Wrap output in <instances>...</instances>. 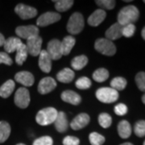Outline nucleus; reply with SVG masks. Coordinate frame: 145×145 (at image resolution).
Segmentation results:
<instances>
[{"mask_svg": "<svg viewBox=\"0 0 145 145\" xmlns=\"http://www.w3.org/2000/svg\"><path fill=\"white\" fill-rule=\"evenodd\" d=\"M16 145H26V144H16Z\"/></svg>", "mask_w": 145, "mask_h": 145, "instance_id": "49530a36", "label": "nucleus"}, {"mask_svg": "<svg viewBox=\"0 0 145 145\" xmlns=\"http://www.w3.org/2000/svg\"><path fill=\"white\" fill-rule=\"evenodd\" d=\"M5 37L2 34V33H0V47L3 46V44H4V43H5Z\"/></svg>", "mask_w": 145, "mask_h": 145, "instance_id": "79ce46f5", "label": "nucleus"}, {"mask_svg": "<svg viewBox=\"0 0 145 145\" xmlns=\"http://www.w3.org/2000/svg\"><path fill=\"white\" fill-rule=\"evenodd\" d=\"M106 13L105 10L98 9L95 11H93V13L89 16L88 20H87L88 24L92 27L99 26L106 19Z\"/></svg>", "mask_w": 145, "mask_h": 145, "instance_id": "f3484780", "label": "nucleus"}, {"mask_svg": "<svg viewBox=\"0 0 145 145\" xmlns=\"http://www.w3.org/2000/svg\"><path fill=\"white\" fill-rule=\"evenodd\" d=\"M42 38L40 36H33L27 40L26 47L28 54L32 57H37L41 52Z\"/></svg>", "mask_w": 145, "mask_h": 145, "instance_id": "0eeeda50", "label": "nucleus"}, {"mask_svg": "<svg viewBox=\"0 0 145 145\" xmlns=\"http://www.w3.org/2000/svg\"><path fill=\"white\" fill-rule=\"evenodd\" d=\"M27 48L26 44H22L16 50V62L19 65H22L24 62L26 61L27 57Z\"/></svg>", "mask_w": 145, "mask_h": 145, "instance_id": "393cba45", "label": "nucleus"}, {"mask_svg": "<svg viewBox=\"0 0 145 145\" xmlns=\"http://www.w3.org/2000/svg\"><path fill=\"white\" fill-rule=\"evenodd\" d=\"M55 3V8L57 11L64 12L69 10L72 6L73 5L72 0H58V1H53Z\"/></svg>", "mask_w": 145, "mask_h": 145, "instance_id": "c756f323", "label": "nucleus"}, {"mask_svg": "<svg viewBox=\"0 0 145 145\" xmlns=\"http://www.w3.org/2000/svg\"><path fill=\"white\" fill-rule=\"evenodd\" d=\"M10 134V124L6 121H0V144L4 143L9 138Z\"/></svg>", "mask_w": 145, "mask_h": 145, "instance_id": "bb28decb", "label": "nucleus"}, {"mask_svg": "<svg viewBox=\"0 0 145 145\" xmlns=\"http://www.w3.org/2000/svg\"><path fill=\"white\" fill-rule=\"evenodd\" d=\"M91 81L90 79L86 77H82L76 81V87L80 89H86L91 86Z\"/></svg>", "mask_w": 145, "mask_h": 145, "instance_id": "72a5a7b5", "label": "nucleus"}, {"mask_svg": "<svg viewBox=\"0 0 145 145\" xmlns=\"http://www.w3.org/2000/svg\"><path fill=\"white\" fill-rule=\"evenodd\" d=\"M61 19V16L59 13L53 12V11H48L46 13L42 14L39 16V18L36 20V24L39 27H46L54 23H57Z\"/></svg>", "mask_w": 145, "mask_h": 145, "instance_id": "6e6552de", "label": "nucleus"}, {"mask_svg": "<svg viewBox=\"0 0 145 145\" xmlns=\"http://www.w3.org/2000/svg\"><path fill=\"white\" fill-rule=\"evenodd\" d=\"M144 3H145V0H144Z\"/></svg>", "mask_w": 145, "mask_h": 145, "instance_id": "09e8293b", "label": "nucleus"}, {"mask_svg": "<svg viewBox=\"0 0 145 145\" xmlns=\"http://www.w3.org/2000/svg\"><path fill=\"white\" fill-rule=\"evenodd\" d=\"M75 73L72 69L69 68H65L57 74V78L59 82L62 83H69L74 78Z\"/></svg>", "mask_w": 145, "mask_h": 145, "instance_id": "5701e85b", "label": "nucleus"}, {"mask_svg": "<svg viewBox=\"0 0 145 145\" xmlns=\"http://www.w3.org/2000/svg\"><path fill=\"white\" fill-rule=\"evenodd\" d=\"M90 121L89 115L86 113H82V114L77 115L70 123V127L72 130L78 131V130L82 129L85 127H86L89 124Z\"/></svg>", "mask_w": 145, "mask_h": 145, "instance_id": "ddd939ff", "label": "nucleus"}, {"mask_svg": "<svg viewBox=\"0 0 145 145\" xmlns=\"http://www.w3.org/2000/svg\"><path fill=\"white\" fill-rule=\"evenodd\" d=\"M95 3L101 7L102 10H112L116 3V2L114 0H96Z\"/></svg>", "mask_w": 145, "mask_h": 145, "instance_id": "473e14b6", "label": "nucleus"}, {"mask_svg": "<svg viewBox=\"0 0 145 145\" xmlns=\"http://www.w3.org/2000/svg\"><path fill=\"white\" fill-rule=\"evenodd\" d=\"M140 17V11L138 8L133 5H129L123 7L119 10L117 20L118 23L122 26H125L127 24H133L138 20Z\"/></svg>", "mask_w": 145, "mask_h": 145, "instance_id": "f257e3e1", "label": "nucleus"}, {"mask_svg": "<svg viewBox=\"0 0 145 145\" xmlns=\"http://www.w3.org/2000/svg\"><path fill=\"white\" fill-rule=\"evenodd\" d=\"M94 48L97 52L108 57H112L116 53V47L114 43L106 38L98 39L94 44Z\"/></svg>", "mask_w": 145, "mask_h": 145, "instance_id": "20e7f679", "label": "nucleus"}, {"mask_svg": "<svg viewBox=\"0 0 145 145\" xmlns=\"http://www.w3.org/2000/svg\"><path fill=\"white\" fill-rule=\"evenodd\" d=\"M143 145H145V140H144V144H143Z\"/></svg>", "mask_w": 145, "mask_h": 145, "instance_id": "de8ad7c7", "label": "nucleus"}, {"mask_svg": "<svg viewBox=\"0 0 145 145\" xmlns=\"http://www.w3.org/2000/svg\"><path fill=\"white\" fill-rule=\"evenodd\" d=\"M127 80L122 77H116L113 78L110 82V86L111 88L115 89L116 91H120L126 88L127 86Z\"/></svg>", "mask_w": 145, "mask_h": 145, "instance_id": "c85d7f7f", "label": "nucleus"}, {"mask_svg": "<svg viewBox=\"0 0 145 145\" xmlns=\"http://www.w3.org/2000/svg\"><path fill=\"white\" fill-rule=\"evenodd\" d=\"M15 80L17 82L20 83L21 85L27 87L31 86L35 82L33 74L27 71H21V72H17L15 76Z\"/></svg>", "mask_w": 145, "mask_h": 145, "instance_id": "2eb2a0df", "label": "nucleus"}, {"mask_svg": "<svg viewBox=\"0 0 145 145\" xmlns=\"http://www.w3.org/2000/svg\"><path fill=\"white\" fill-rule=\"evenodd\" d=\"M54 125L57 131L60 133H63L67 131L69 123H68L67 117L64 112L62 111L58 112L56 120L54 121Z\"/></svg>", "mask_w": 145, "mask_h": 145, "instance_id": "a211bd4d", "label": "nucleus"}, {"mask_svg": "<svg viewBox=\"0 0 145 145\" xmlns=\"http://www.w3.org/2000/svg\"><path fill=\"white\" fill-rule=\"evenodd\" d=\"M61 99L64 102L72 104L74 106H78L81 103L82 98L81 96L74 91L72 90H65L61 93Z\"/></svg>", "mask_w": 145, "mask_h": 145, "instance_id": "6ab92c4d", "label": "nucleus"}, {"mask_svg": "<svg viewBox=\"0 0 145 145\" xmlns=\"http://www.w3.org/2000/svg\"><path fill=\"white\" fill-rule=\"evenodd\" d=\"M57 87V82L52 78L46 77L40 80L38 85V92L41 94H47L52 92Z\"/></svg>", "mask_w": 145, "mask_h": 145, "instance_id": "f8f14e48", "label": "nucleus"}, {"mask_svg": "<svg viewBox=\"0 0 145 145\" xmlns=\"http://www.w3.org/2000/svg\"><path fill=\"white\" fill-rule=\"evenodd\" d=\"M142 102H143V103L145 104V93L143 95V97H142Z\"/></svg>", "mask_w": 145, "mask_h": 145, "instance_id": "c03bdc74", "label": "nucleus"}, {"mask_svg": "<svg viewBox=\"0 0 145 145\" xmlns=\"http://www.w3.org/2000/svg\"><path fill=\"white\" fill-rule=\"evenodd\" d=\"M15 11L22 20H29L31 18H34L37 15V10L36 8L22 3H20L16 6Z\"/></svg>", "mask_w": 145, "mask_h": 145, "instance_id": "9d476101", "label": "nucleus"}, {"mask_svg": "<svg viewBox=\"0 0 145 145\" xmlns=\"http://www.w3.org/2000/svg\"><path fill=\"white\" fill-rule=\"evenodd\" d=\"M88 63V58L85 55H81L74 57L71 61V66L75 70H81Z\"/></svg>", "mask_w": 145, "mask_h": 145, "instance_id": "a878e982", "label": "nucleus"}, {"mask_svg": "<svg viewBox=\"0 0 145 145\" xmlns=\"http://www.w3.org/2000/svg\"><path fill=\"white\" fill-rule=\"evenodd\" d=\"M141 36H142V38L145 40V27L142 29V31H141Z\"/></svg>", "mask_w": 145, "mask_h": 145, "instance_id": "37998d69", "label": "nucleus"}, {"mask_svg": "<svg viewBox=\"0 0 145 145\" xmlns=\"http://www.w3.org/2000/svg\"><path fill=\"white\" fill-rule=\"evenodd\" d=\"M15 104L21 109L27 108L30 103V93L28 89L24 87L18 89L14 98Z\"/></svg>", "mask_w": 145, "mask_h": 145, "instance_id": "423d86ee", "label": "nucleus"}, {"mask_svg": "<svg viewBox=\"0 0 145 145\" xmlns=\"http://www.w3.org/2000/svg\"><path fill=\"white\" fill-rule=\"evenodd\" d=\"M114 113L119 115V116H123L127 113V106L123 103H119L114 106Z\"/></svg>", "mask_w": 145, "mask_h": 145, "instance_id": "58836bf2", "label": "nucleus"}, {"mask_svg": "<svg viewBox=\"0 0 145 145\" xmlns=\"http://www.w3.org/2000/svg\"><path fill=\"white\" fill-rule=\"evenodd\" d=\"M0 64H5L7 65H11L13 61L7 52H0Z\"/></svg>", "mask_w": 145, "mask_h": 145, "instance_id": "a19ab883", "label": "nucleus"}, {"mask_svg": "<svg viewBox=\"0 0 145 145\" xmlns=\"http://www.w3.org/2000/svg\"><path fill=\"white\" fill-rule=\"evenodd\" d=\"M58 111L53 107H47L39 110L36 116V123L40 126L52 124L56 120Z\"/></svg>", "mask_w": 145, "mask_h": 145, "instance_id": "f03ea898", "label": "nucleus"}, {"mask_svg": "<svg viewBox=\"0 0 145 145\" xmlns=\"http://www.w3.org/2000/svg\"><path fill=\"white\" fill-rule=\"evenodd\" d=\"M16 87V84L13 80H7L0 86V97L7 99L10 97V94L13 93Z\"/></svg>", "mask_w": 145, "mask_h": 145, "instance_id": "4be33fe9", "label": "nucleus"}, {"mask_svg": "<svg viewBox=\"0 0 145 145\" xmlns=\"http://www.w3.org/2000/svg\"><path fill=\"white\" fill-rule=\"evenodd\" d=\"M52 60L48 54L46 50H41L39 55V67L44 72H48L52 69Z\"/></svg>", "mask_w": 145, "mask_h": 145, "instance_id": "4468645a", "label": "nucleus"}, {"mask_svg": "<svg viewBox=\"0 0 145 145\" xmlns=\"http://www.w3.org/2000/svg\"><path fill=\"white\" fill-rule=\"evenodd\" d=\"M79 144H80V140L75 136L68 135L63 140L64 145H79Z\"/></svg>", "mask_w": 145, "mask_h": 145, "instance_id": "ea45409f", "label": "nucleus"}, {"mask_svg": "<svg viewBox=\"0 0 145 145\" xmlns=\"http://www.w3.org/2000/svg\"><path fill=\"white\" fill-rule=\"evenodd\" d=\"M135 31V26L133 24H127L123 26V30H122V34L123 36H125L127 38H130L131 36H134Z\"/></svg>", "mask_w": 145, "mask_h": 145, "instance_id": "e433bc0d", "label": "nucleus"}, {"mask_svg": "<svg viewBox=\"0 0 145 145\" xmlns=\"http://www.w3.org/2000/svg\"><path fill=\"white\" fill-rule=\"evenodd\" d=\"M120 145H133L132 144H131V143H124V144H122Z\"/></svg>", "mask_w": 145, "mask_h": 145, "instance_id": "a18cd8bd", "label": "nucleus"}, {"mask_svg": "<svg viewBox=\"0 0 145 145\" xmlns=\"http://www.w3.org/2000/svg\"><path fill=\"white\" fill-rule=\"evenodd\" d=\"M85 25L83 16L79 12H74L70 16L67 24V31L71 35H77L82 31Z\"/></svg>", "mask_w": 145, "mask_h": 145, "instance_id": "7ed1b4c3", "label": "nucleus"}, {"mask_svg": "<svg viewBox=\"0 0 145 145\" xmlns=\"http://www.w3.org/2000/svg\"><path fill=\"white\" fill-rule=\"evenodd\" d=\"M96 98L101 103H112L119 99V93L111 87H103L96 91Z\"/></svg>", "mask_w": 145, "mask_h": 145, "instance_id": "39448f33", "label": "nucleus"}, {"mask_svg": "<svg viewBox=\"0 0 145 145\" xmlns=\"http://www.w3.org/2000/svg\"><path fill=\"white\" fill-rule=\"evenodd\" d=\"M75 42H76V40L72 36H65L63 39L62 41L61 42V48L63 56H67L70 53L75 44Z\"/></svg>", "mask_w": 145, "mask_h": 145, "instance_id": "412c9836", "label": "nucleus"}, {"mask_svg": "<svg viewBox=\"0 0 145 145\" xmlns=\"http://www.w3.org/2000/svg\"><path fill=\"white\" fill-rule=\"evenodd\" d=\"M16 33L19 37L27 40L33 36H39V28L34 25L20 26L16 27Z\"/></svg>", "mask_w": 145, "mask_h": 145, "instance_id": "9b49d317", "label": "nucleus"}, {"mask_svg": "<svg viewBox=\"0 0 145 145\" xmlns=\"http://www.w3.org/2000/svg\"><path fill=\"white\" fill-rule=\"evenodd\" d=\"M135 83L140 90L145 92V72H140L136 74Z\"/></svg>", "mask_w": 145, "mask_h": 145, "instance_id": "c9c22d12", "label": "nucleus"}, {"mask_svg": "<svg viewBox=\"0 0 145 145\" xmlns=\"http://www.w3.org/2000/svg\"><path fill=\"white\" fill-rule=\"evenodd\" d=\"M46 51L52 61H57L63 56L61 48V41L57 39H53L48 42Z\"/></svg>", "mask_w": 145, "mask_h": 145, "instance_id": "1a4fd4ad", "label": "nucleus"}, {"mask_svg": "<svg viewBox=\"0 0 145 145\" xmlns=\"http://www.w3.org/2000/svg\"><path fill=\"white\" fill-rule=\"evenodd\" d=\"M134 132L138 137L145 136V120H140L135 124Z\"/></svg>", "mask_w": 145, "mask_h": 145, "instance_id": "f704fd0d", "label": "nucleus"}, {"mask_svg": "<svg viewBox=\"0 0 145 145\" xmlns=\"http://www.w3.org/2000/svg\"><path fill=\"white\" fill-rule=\"evenodd\" d=\"M89 140L91 145H103L105 143V137L98 132H92L89 135Z\"/></svg>", "mask_w": 145, "mask_h": 145, "instance_id": "7c9ffc66", "label": "nucleus"}, {"mask_svg": "<svg viewBox=\"0 0 145 145\" xmlns=\"http://www.w3.org/2000/svg\"><path fill=\"white\" fill-rule=\"evenodd\" d=\"M118 133L122 139H127L131 135V127L128 121L122 120L118 124Z\"/></svg>", "mask_w": 145, "mask_h": 145, "instance_id": "b1692460", "label": "nucleus"}, {"mask_svg": "<svg viewBox=\"0 0 145 145\" xmlns=\"http://www.w3.org/2000/svg\"><path fill=\"white\" fill-rule=\"evenodd\" d=\"M109 78V72L104 68L96 69L93 73V79L97 82H103Z\"/></svg>", "mask_w": 145, "mask_h": 145, "instance_id": "cd10ccee", "label": "nucleus"}, {"mask_svg": "<svg viewBox=\"0 0 145 145\" xmlns=\"http://www.w3.org/2000/svg\"><path fill=\"white\" fill-rule=\"evenodd\" d=\"M99 123L103 128H108L112 123V118L107 113H102L99 116Z\"/></svg>", "mask_w": 145, "mask_h": 145, "instance_id": "2f4dec72", "label": "nucleus"}, {"mask_svg": "<svg viewBox=\"0 0 145 145\" xmlns=\"http://www.w3.org/2000/svg\"><path fill=\"white\" fill-rule=\"evenodd\" d=\"M53 141L50 136H42L36 139L32 145H52Z\"/></svg>", "mask_w": 145, "mask_h": 145, "instance_id": "4c0bfd02", "label": "nucleus"}, {"mask_svg": "<svg viewBox=\"0 0 145 145\" xmlns=\"http://www.w3.org/2000/svg\"><path fill=\"white\" fill-rule=\"evenodd\" d=\"M122 30H123V26L120 25L119 23H115L113 25L110 27L106 31L105 33L106 39H107L110 41L118 40L123 36Z\"/></svg>", "mask_w": 145, "mask_h": 145, "instance_id": "dca6fc26", "label": "nucleus"}, {"mask_svg": "<svg viewBox=\"0 0 145 145\" xmlns=\"http://www.w3.org/2000/svg\"><path fill=\"white\" fill-rule=\"evenodd\" d=\"M22 44H23V42L21 41L20 38L9 37L7 40H5L3 47H4L6 52L8 54V53H11V52H14L15 51H16L17 48L20 46Z\"/></svg>", "mask_w": 145, "mask_h": 145, "instance_id": "aec40b11", "label": "nucleus"}]
</instances>
